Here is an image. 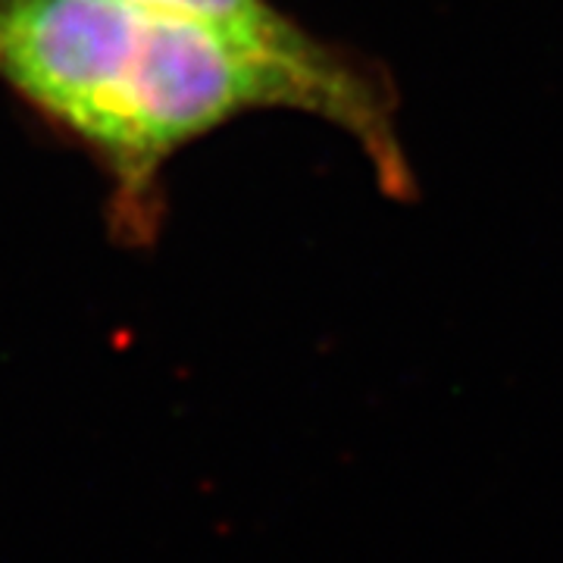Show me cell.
Here are the masks:
<instances>
[{
  "mask_svg": "<svg viewBox=\"0 0 563 563\" xmlns=\"http://www.w3.org/2000/svg\"><path fill=\"white\" fill-rule=\"evenodd\" d=\"M0 85L98 166L107 232L125 251L157 244L169 161L254 110L320 117L361 147L385 195L417 191L398 113L132 0H0Z\"/></svg>",
  "mask_w": 563,
  "mask_h": 563,
  "instance_id": "1",
  "label": "cell"
},
{
  "mask_svg": "<svg viewBox=\"0 0 563 563\" xmlns=\"http://www.w3.org/2000/svg\"><path fill=\"white\" fill-rule=\"evenodd\" d=\"M132 3L203 22L261 54L298 66L325 85L351 95L354 101L376 107L383 113H398V91L376 63L361 57L357 51H347L313 35L307 25L279 10L276 0H132Z\"/></svg>",
  "mask_w": 563,
  "mask_h": 563,
  "instance_id": "2",
  "label": "cell"
}]
</instances>
